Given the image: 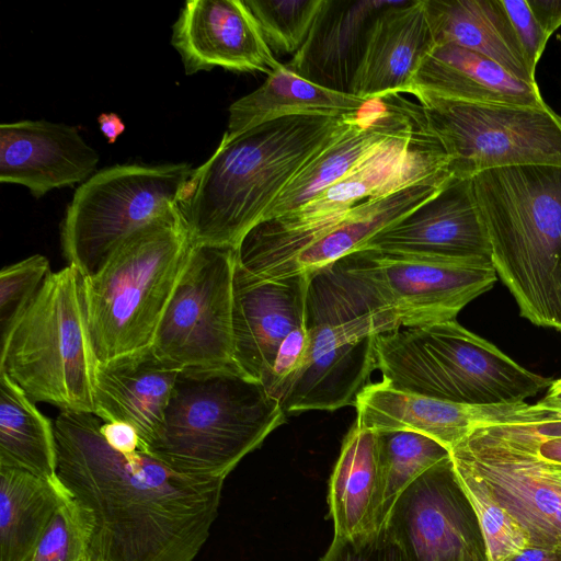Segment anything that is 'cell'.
Wrapping results in <instances>:
<instances>
[{
  "mask_svg": "<svg viewBox=\"0 0 561 561\" xmlns=\"http://www.w3.org/2000/svg\"><path fill=\"white\" fill-rule=\"evenodd\" d=\"M513 561H561V551L528 547Z\"/></svg>",
  "mask_w": 561,
  "mask_h": 561,
  "instance_id": "cell-45",
  "label": "cell"
},
{
  "mask_svg": "<svg viewBox=\"0 0 561 561\" xmlns=\"http://www.w3.org/2000/svg\"><path fill=\"white\" fill-rule=\"evenodd\" d=\"M496 275L520 314L561 329V167L514 165L471 178Z\"/></svg>",
  "mask_w": 561,
  "mask_h": 561,
  "instance_id": "cell-3",
  "label": "cell"
},
{
  "mask_svg": "<svg viewBox=\"0 0 561 561\" xmlns=\"http://www.w3.org/2000/svg\"><path fill=\"white\" fill-rule=\"evenodd\" d=\"M70 497L61 480L0 466V561H27Z\"/></svg>",
  "mask_w": 561,
  "mask_h": 561,
  "instance_id": "cell-29",
  "label": "cell"
},
{
  "mask_svg": "<svg viewBox=\"0 0 561 561\" xmlns=\"http://www.w3.org/2000/svg\"><path fill=\"white\" fill-rule=\"evenodd\" d=\"M360 249L491 260L471 178H450L435 196L376 233Z\"/></svg>",
  "mask_w": 561,
  "mask_h": 561,
  "instance_id": "cell-19",
  "label": "cell"
},
{
  "mask_svg": "<svg viewBox=\"0 0 561 561\" xmlns=\"http://www.w3.org/2000/svg\"><path fill=\"white\" fill-rule=\"evenodd\" d=\"M285 421L279 402L237 367L180 371L162 426L140 451L183 473L226 479Z\"/></svg>",
  "mask_w": 561,
  "mask_h": 561,
  "instance_id": "cell-4",
  "label": "cell"
},
{
  "mask_svg": "<svg viewBox=\"0 0 561 561\" xmlns=\"http://www.w3.org/2000/svg\"><path fill=\"white\" fill-rule=\"evenodd\" d=\"M383 527L403 561H489L478 517L451 456L402 492Z\"/></svg>",
  "mask_w": 561,
  "mask_h": 561,
  "instance_id": "cell-14",
  "label": "cell"
},
{
  "mask_svg": "<svg viewBox=\"0 0 561 561\" xmlns=\"http://www.w3.org/2000/svg\"><path fill=\"white\" fill-rule=\"evenodd\" d=\"M537 404L561 416V378L551 382L547 388L546 394Z\"/></svg>",
  "mask_w": 561,
  "mask_h": 561,
  "instance_id": "cell-44",
  "label": "cell"
},
{
  "mask_svg": "<svg viewBox=\"0 0 561 561\" xmlns=\"http://www.w3.org/2000/svg\"><path fill=\"white\" fill-rule=\"evenodd\" d=\"M312 275L271 280L250 278L237 264L233 280V363L262 383L286 336L306 323Z\"/></svg>",
  "mask_w": 561,
  "mask_h": 561,
  "instance_id": "cell-20",
  "label": "cell"
},
{
  "mask_svg": "<svg viewBox=\"0 0 561 561\" xmlns=\"http://www.w3.org/2000/svg\"><path fill=\"white\" fill-rule=\"evenodd\" d=\"M354 407L356 422L365 428L415 432L437 440L450 451L481 427L561 420L558 413L537 403H455L399 390L385 380L367 385Z\"/></svg>",
  "mask_w": 561,
  "mask_h": 561,
  "instance_id": "cell-16",
  "label": "cell"
},
{
  "mask_svg": "<svg viewBox=\"0 0 561 561\" xmlns=\"http://www.w3.org/2000/svg\"><path fill=\"white\" fill-rule=\"evenodd\" d=\"M450 159L453 176L495 168L561 167V115L551 107L478 104L416 96Z\"/></svg>",
  "mask_w": 561,
  "mask_h": 561,
  "instance_id": "cell-12",
  "label": "cell"
},
{
  "mask_svg": "<svg viewBox=\"0 0 561 561\" xmlns=\"http://www.w3.org/2000/svg\"><path fill=\"white\" fill-rule=\"evenodd\" d=\"M346 116H286L220 141L178 201L191 244L237 249Z\"/></svg>",
  "mask_w": 561,
  "mask_h": 561,
  "instance_id": "cell-2",
  "label": "cell"
},
{
  "mask_svg": "<svg viewBox=\"0 0 561 561\" xmlns=\"http://www.w3.org/2000/svg\"><path fill=\"white\" fill-rule=\"evenodd\" d=\"M99 160L75 126L45 119L0 125V181L25 186L34 197L83 183Z\"/></svg>",
  "mask_w": 561,
  "mask_h": 561,
  "instance_id": "cell-21",
  "label": "cell"
},
{
  "mask_svg": "<svg viewBox=\"0 0 561 561\" xmlns=\"http://www.w3.org/2000/svg\"><path fill=\"white\" fill-rule=\"evenodd\" d=\"M533 72L545 50L549 36L541 27L526 0H501Z\"/></svg>",
  "mask_w": 561,
  "mask_h": 561,
  "instance_id": "cell-38",
  "label": "cell"
},
{
  "mask_svg": "<svg viewBox=\"0 0 561 561\" xmlns=\"http://www.w3.org/2000/svg\"><path fill=\"white\" fill-rule=\"evenodd\" d=\"M190 248L175 208L129 237L95 275L82 277L84 314L100 364L151 348Z\"/></svg>",
  "mask_w": 561,
  "mask_h": 561,
  "instance_id": "cell-5",
  "label": "cell"
},
{
  "mask_svg": "<svg viewBox=\"0 0 561 561\" xmlns=\"http://www.w3.org/2000/svg\"><path fill=\"white\" fill-rule=\"evenodd\" d=\"M490 433V431H488ZM492 434V432H491ZM503 440L535 454L539 459L561 465V437L540 439L535 443L503 437L493 433Z\"/></svg>",
  "mask_w": 561,
  "mask_h": 561,
  "instance_id": "cell-41",
  "label": "cell"
},
{
  "mask_svg": "<svg viewBox=\"0 0 561 561\" xmlns=\"http://www.w3.org/2000/svg\"><path fill=\"white\" fill-rule=\"evenodd\" d=\"M559 332L561 333V329H560V331H559Z\"/></svg>",
  "mask_w": 561,
  "mask_h": 561,
  "instance_id": "cell-48",
  "label": "cell"
},
{
  "mask_svg": "<svg viewBox=\"0 0 561 561\" xmlns=\"http://www.w3.org/2000/svg\"><path fill=\"white\" fill-rule=\"evenodd\" d=\"M0 466L60 480L54 422L4 373H0Z\"/></svg>",
  "mask_w": 561,
  "mask_h": 561,
  "instance_id": "cell-30",
  "label": "cell"
},
{
  "mask_svg": "<svg viewBox=\"0 0 561 561\" xmlns=\"http://www.w3.org/2000/svg\"><path fill=\"white\" fill-rule=\"evenodd\" d=\"M543 31L550 37L561 26V0H526Z\"/></svg>",
  "mask_w": 561,
  "mask_h": 561,
  "instance_id": "cell-42",
  "label": "cell"
},
{
  "mask_svg": "<svg viewBox=\"0 0 561 561\" xmlns=\"http://www.w3.org/2000/svg\"><path fill=\"white\" fill-rule=\"evenodd\" d=\"M486 427L500 436L533 443L540 439L561 437V420L537 424L494 425Z\"/></svg>",
  "mask_w": 561,
  "mask_h": 561,
  "instance_id": "cell-39",
  "label": "cell"
},
{
  "mask_svg": "<svg viewBox=\"0 0 561 561\" xmlns=\"http://www.w3.org/2000/svg\"><path fill=\"white\" fill-rule=\"evenodd\" d=\"M98 122L102 134L110 144L115 142L117 137L125 130L123 121L115 113H102Z\"/></svg>",
  "mask_w": 561,
  "mask_h": 561,
  "instance_id": "cell-43",
  "label": "cell"
},
{
  "mask_svg": "<svg viewBox=\"0 0 561 561\" xmlns=\"http://www.w3.org/2000/svg\"><path fill=\"white\" fill-rule=\"evenodd\" d=\"M454 462V461H453ZM459 482L474 512L485 541L489 561H513L530 547L529 537L500 504L488 484L470 469L454 462Z\"/></svg>",
  "mask_w": 561,
  "mask_h": 561,
  "instance_id": "cell-32",
  "label": "cell"
},
{
  "mask_svg": "<svg viewBox=\"0 0 561 561\" xmlns=\"http://www.w3.org/2000/svg\"><path fill=\"white\" fill-rule=\"evenodd\" d=\"M436 45L479 53L528 83H536L501 0H425Z\"/></svg>",
  "mask_w": 561,
  "mask_h": 561,
  "instance_id": "cell-27",
  "label": "cell"
},
{
  "mask_svg": "<svg viewBox=\"0 0 561 561\" xmlns=\"http://www.w3.org/2000/svg\"><path fill=\"white\" fill-rule=\"evenodd\" d=\"M450 456L488 484L526 530L530 547L561 551V486L541 472L535 454L481 427L453 448Z\"/></svg>",
  "mask_w": 561,
  "mask_h": 561,
  "instance_id": "cell-15",
  "label": "cell"
},
{
  "mask_svg": "<svg viewBox=\"0 0 561 561\" xmlns=\"http://www.w3.org/2000/svg\"><path fill=\"white\" fill-rule=\"evenodd\" d=\"M92 517L73 496L60 506L27 561H92Z\"/></svg>",
  "mask_w": 561,
  "mask_h": 561,
  "instance_id": "cell-34",
  "label": "cell"
},
{
  "mask_svg": "<svg viewBox=\"0 0 561 561\" xmlns=\"http://www.w3.org/2000/svg\"><path fill=\"white\" fill-rule=\"evenodd\" d=\"M377 436L385 479V524L402 492L430 468L450 457V450L437 440L415 432L380 431Z\"/></svg>",
  "mask_w": 561,
  "mask_h": 561,
  "instance_id": "cell-31",
  "label": "cell"
},
{
  "mask_svg": "<svg viewBox=\"0 0 561 561\" xmlns=\"http://www.w3.org/2000/svg\"><path fill=\"white\" fill-rule=\"evenodd\" d=\"M82 276L50 272L4 341L0 373L34 402L94 413L98 359L84 314Z\"/></svg>",
  "mask_w": 561,
  "mask_h": 561,
  "instance_id": "cell-7",
  "label": "cell"
},
{
  "mask_svg": "<svg viewBox=\"0 0 561 561\" xmlns=\"http://www.w3.org/2000/svg\"><path fill=\"white\" fill-rule=\"evenodd\" d=\"M435 45L426 1H396L371 24L350 93L364 99L409 93Z\"/></svg>",
  "mask_w": 561,
  "mask_h": 561,
  "instance_id": "cell-22",
  "label": "cell"
},
{
  "mask_svg": "<svg viewBox=\"0 0 561 561\" xmlns=\"http://www.w3.org/2000/svg\"><path fill=\"white\" fill-rule=\"evenodd\" d=\"M171 44L186 75L221 67L268 76L282 66L241 0L187 1L173 24Z\"/></svg>",
  "mask_w": 561,
  "mask_h": 561,
  "instance_id": "cell-18",
  "label": "cell"
},
{
  "mask_svg": "<svg viewBox=\"0 0 561 561\" xmlns=\"http://www.w3.org/2000/svg\"><path fill=\"white\" fill-rule=\"evenodd\" d=\"M92 413L54 421L58 477L92 517V560L194 561L217 518L225 479L176 471L112 448Z\"/></svg>",
  "mask_w": 561,
  "mask_h": 561,
  "instance_id": "cell-1",
  "label": "cell"
},
{
  "mask_svg": "<svg viewBox=\"0 0 561 561\" xmlns=\"http://www.w3.org/2000/svg\"><path fill=\"white\" fill-rule=\"evenodd\" d=\"M536 458L541 472L553 483L561 486V465L543 461L537 456Z\"/></svg>",
  "mask_w": 561,
  "mask_h": 561,
  "instance_id": "cell-46",
  "label": "cell"
},
{
  "mask_svg": "<svg viewBox=\"0 0 561 561\" xmlns=\"http://www.w3.org/2000/svg\"><path fill=\"white\" fill-rule=\"evenodd\" d=\"M409 94L478 104L547 105L537 83L523 81L494 60L454 44L435 45Z\"/></svg>",
  "mask_w": 561,
  "mask_h": 561,
  "instance_id": "cell-24",
  "label": "cell"
},
{
  "mask_svg": "<svg viewBox=\"0 0 561 561\" xmlns=\"http://www.w3.org/2000/svg\"><path fill=\"white\" fill-rule=\"evenodd\" d=\"M307 363L279 402L285 413L353 405L376 369L385 333L367 299L333 265L312 274L306 301Z\"/></svg>",
  "mask_w": 561,
  "mask_h": 561,
  "instance_id": "cell-9",
  "label": "cell"
},
{
  "mask_svg": "<svg viewBox=\"0 0 561 561\" xmlns=\"http://www.w3.org/2000/svg\"><path fill=\"white\" fill-rule=\"evenodd\" d=\"M453 176L450 159L425 114L304 206L256 225L237 248V263L254 275L359 203L419 182Z\"/></svg>",
  "mask_w": 561,
  "mask_h": 561,
  "instance_id": "cell-8",
  "label": "cell"
},
{
  "mask_svg": "<svg viewBox=\"0 0 561 561\" xmlns=\"http://www.w3.org/2000/svg\"><path fill=\"white\" fill-rule=\"evenodd\" d=\"M310 337L306 323L291 331L282 342L262 385L278 402L286 396L304 369L309 352Z\"/></svg>",
  "mask_w": 561,
  "mask_h": 561,
  "instance_id": "cell-36",
  "label": "cell"
},
{
  "mask_svg": "<svg viewBox=\"0 0 561 561\" xmlns=\"http://www.w3.org/2000/svg\"><path fill=\"white\" fill-rule=\"evenodd\" d=\"M92 561H100V560H98V559H93Z\"/></svg>",
  "mask_w": 561,
  "mask_h": 561,
  "instance_id": "cell-47",
  "label": "cell"
},
{
  "mask_svg": "<svg viewBox=\"0 0 561 561\" xmlns=\"http://www.w3.org/2000/svg\"><path fill=\"white\" fill-rule=\"evenodd\" d=\"M368 100L323 88L282 64L256 90L229 106L228 127L220 141H231L249 129L286 116L348 115Z\"/></svg>",
  "mask_w": 561,
  "mask_h": 561,
  "instance_id": "cell-28",
  "label": "cell"
},
{
  "mask_svg": "<svg viewBox=\"0 0 561 561\" xmlns=\"http://www.w3.org/2000/svg\"><path fill=\"white\" fill-rule=\"evenodd\" d=\"M188 163L116 164L77 190L60 226L65 260L82 277L95 275L134 233L178 208Z\"/></svg>",
  "mask_w": 561,
  "mask_h": 561,
  "instance_id": "cell-10",
  "label": "cell"
},
{
  "mask_svg": "<svg viewBox=\"0 0 561 561\" xmlns=\"http://www.w3.org/2000/svg\"><path fill=\"white\" fill-rule=\"evenodd\" d=\"M422 115V106L401 94L369 99L346 116L332 139L299 170L262 221L304 206Z\"/></svg>",
  "mask_w": 561,
  "mask_h": 561,
  "instance_id": "cell-17",
  "label": "cell"
},
{
  "mask_svg": "<svg viewBox=\"0 0 561 561\" xmlns=\"http://www.w3.org/2000/svg\"><path fill=\"white\" fill-rule=\"evenodd\" d=\"M320 561H403L400 550L382 526L355 540L333 538Z\"/></svg>",
  "mask_w": 561,
  "mask_h": 561,
  "instance_id": "cell-37",
  "label": "cell"
},
{
  "mask_svg": "<svg viewBox=\"0 0 561 561\" xmlns=\"http://www.w3.org/2000/svg\"><path fill=\"white\" fill-rule=\"evenodd\" d=\"M237 249L192 245L151 350L180 371L233 363L232 310Z\"/></svg>",
  "mask_w": 561,
  "mask_h": 561,
  "instance_id": "cell-13",
  "label": "cell"
},
{
  "mask_svg": "<svg viewBox=\"0 0 561 561\" xmlns=\"http://www.w3.org/2000/svg\"><path fill=\"white\" fill-rule=\"evenodd\" d=\"M180 370L148 350L98 364L94 415L103 422L123 421L138 432L140 449L151 443L164 421Z\"/></svg>",
  "mask_w": 561,
  "mask_h": 561,
  "instance_id": "cell-25",
  "label": "cell"
},
{
  "mask_svg": "<svg viewBox=\"0 0 561 561\" xmlns=\"http://www.w3.org/2000/svg\"><path fill=\"white\" fill-rule=\"evenodd\" d=\"M385 479L377 432L356 421L345 435L328 492L334 537L355 540L383 525Z\"/></svg>",
  "mask_w": 561,
  "mask_h": 561,
  "instance_id": "cell-26",
  "label": "cell"
},
{
  "mask_svg": "<svg viewBox=\"0 0 561 561\" xmlns=\"http://www.w3.org/2000/svg\"><path fill=\"white\" fill-rule=\"evenodd\" d=\"M100 432L106 443L115 450L128 455L140 449V437L137 430L123 421L103 422Z\"/></svg>",
  "mask_w": 561,
  "mask_h": 561,
  "instance_id": "cell-40",
  "label": "cell"
},
{
  "mask_svg": "<svg viewBox=\"0 0 561 561\" xmlns=\"http://www.w3.org/2000/svg\"><path fill=\"white\" fill-rule=\"evenodd\" d=\"M392 0H325L307 39L288 65L323 88L350 93L371 24Z\"/></svg>",
  "mask_w": 561,
  "mask_h": 561,
  "instance_id": "cell-23",
  "label": "cell"
},
{
  "mask_svg": "<svg viewBox=\"0 0 561 561\" xmlns=\"http://www.w3.org/2000/svg\"><path fill=\"white\" fill-rule=\"evenodd\" d=\"M374 354L376 369L391 387L455 403L525 402L553 381L456 320L377 334Z\"/></svg>",
  "mask_w": 561,
  "mask_h": 561,
  "instance_id": "cell-6",
  "label": "cell"
},
{
  "mask_svg": "<svg viewBox=\"0 0 561 561\" xmlns=\"http://www.w3.org/2000/svg\"><path fill=\"white\" fill-rule=\"evenodd\" d=\"M50 272L47 257L41 254L31 255L1 270V342L9 335Z\"/></svg>",
  "mask_w": 561,
  "mask_h": 561,
  "instance_id": "cell-35",
  "label": "cell"
},
{
  "mask_svg": "<svg viewBox=\"0 0 561 561\" xmlns=\"http://www.w3.org/2000/svg\"><path fill=\"white\" fill-rule=\"evenodd\" d=\"M271 49L296 54L325 0H245Z\"/></svg>",
  "mask_w": 561,
  "mask_h": 561,
  "instance_id": "cell-33",
  "label": "cell"
},
{
  "mask_svg": "<svg viewBox=\"0 0 561 561\" xmlns=\"http://www.w3.org/2000/svg\"><path fill=\"white\" fill-rule=\"evenodd\" d=\"M367 299L387 332L449 320L497 279L486 257L359 249L333 264Z\"/></svg>",
  "mask_w": 561,
  "mask_h": 561,
  "instance_id": "cell-11",
  "label": "cell"
}]
</instances>
